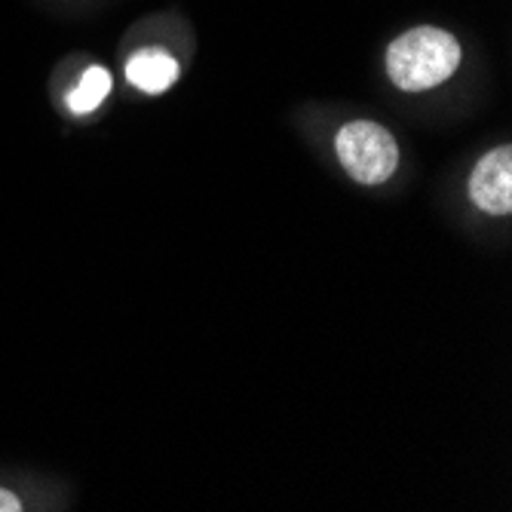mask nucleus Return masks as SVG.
<instances>
[{"label": "nucleus", "mask_w": 512, "mask_h": 512, "mask_svg": "<svg viewBox=\"0 0 512 512\" xmlns=\"http://www.w3.org/2000/svg\"><path fill=\"white\" fill-rule=\"evenodd\" d=\"M460 56L454 34L417 25L387 46V77L402 92H424L451 80L460 68Z\"/></svg>", "instance_id": "f257e3e1"}, {"label": "nucleus", "mask_w": 512, "mask_h": 512, "mask_svg": "<svg viewBox=\"0 0 512 512\" xmlns=\"http://www.w3.org/2000/svg\"><path fill=\"white\" fill-rule=\"evenodd\" d=\"M335 151H338L341 166L359 184H381L399 166L396 138L375 120H353L341 126L335 138Z\"/></svg>", "instance_id": "f03ea898"}, {"label": "nucleus", "mask_w": 512, "mask_h": 512, "mask_svg": "<svg viewBox=\"0 0 512 512\" xmlns=\"http://www.w3.org/2000/svg\"><path fill=\"white\" fill-rule=\"evenodd\" d=\"M470 200L488 215L512 212V148L488 151L470 175Z\"/></svg>", "instance_id": "7ed1b4c3"}, {"label": "nucleus", "mask_w": 512, "mask_h": 512, "mask_svg": "<svg viewBox=\"0 0 512 512\" xmlns=\"http://www.w3.org/2000/svg\"><path fill=\"white\" fill-rule=\"evenodd\" d=\"M181 68L175 62V56H169L160 46H145V50H138L126 59V80L148 92V96H160L166 92L175 80H178Z\"/></svg>", "instance_id": "20e7f679"}, {"label": "nucleus", "mask_w": 512, "mask_h": 512, "mask_svg": "<svg viewBox=\"0 0 512 512\" xmlns=\"http://www.w3.org/2000/svg\"><path fill=\"white\" fill-rule=\"evenodd\" d=\"M111 92V74L102 65H92L83 71V77L77 80V86L68 92V108L74 114H92Z\"/></svg>", "instance_id": "39448f33"}, {"label": "nucleus", "mask_w": 512, "mask_h": 512, "mask_svg": "<svg viewBox=\"0 0 512 512\" xmlns=\"http://www.w3.org/2000/svg\"><path fill=\"white\" fill-rule=\"evenodd\" d=\"M22 500L10 491V488H0V512H19Z\"/></svg>", "instance_id": "423d86ee"}]
</instances>
